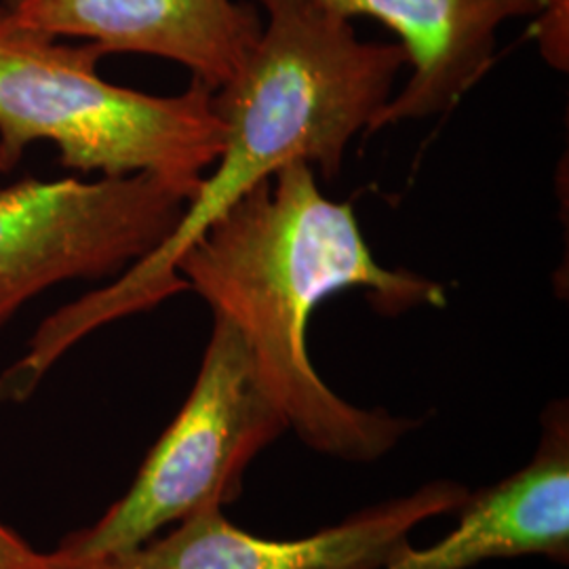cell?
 <instances>
[{
    "label": "cell",
    "mask_w": 569,
    "mask_h": 569,
    "mask_svg": "<svg viewBox=\"0 0 569 569\" xmlns=\"http://www.w3.org/2000/svg\"><path fill=\"white\" fill-rule=\"evenodd\" d=\"M264 30L241 70L216 91L226 127L213 171L173 232L117 281L51 315L21 367L42 378L91 331L186 291L183 253L251 188L296 161L336 180L348 143L371 129L407 66L399 42L361 41L352 20L317 0H258Z\"/></svg>",
    "instance_id": "obj_1"
},
{
    "label": "cell",
    "mask_w": 569,
    "mask_h": 569,
    "mask_svg": "<svg viewBox=\"0 0 569 569\" xmlns=\"http://www.w3.org/2000/svg\"><path fill=\"white\" fill-rule=\"evenodd\" d=\"M188 289L228 319L306 446L350 462L395 448L413 422L338 397L308 357V321L329 296L366 289L382 315L446 306V289L373 258L350 203L323 197L315 167L296 161L251 188L178 262Z\"/></svg>",
    "instance_id": "obj_2"
},
{
    "label": "cell",
    "mask_w": 569,
    "mask_h": 569,
    "mask_svg": "<svg viewBox=\"0 0 569 569\" xmlns=\"http://www.w3.org/2000/svg\"><path fill=\"white\" fill-rule=\"evenodd\" d=\"M93 42L53 37L0 2V171L32 143H53L61 164L102 178L154 176L190 199L224 146L216 91L192 81L150 96L106 81Z\"/></svg>",
    "instance_id": "obj_3"
},
{
    "label": "cell",
    "mask_w": 569,
    "mask_h": 569,
    "mask_svg": "<svg viewBox=\"0 0 569 569\" xmlns=\"http://www.w3.org/2000/svg\"><path fill=\"white\" fill-rule=\"evenodd\" d=\"M287 428L243 336L213 315L182 409L121 500L53 550L58 569L106 568L201 510L224 509L239 498L251 460Z\"/></svg>",
    "instance_id": "obj_4"
},
{
    "label": "cell",
    "mask_w": 569,
    "mask_h": 569,
    "mask_svg": "<svg viewBox=\"0 0 569 569\" xmlns=\"http://www.w3.org/2000/svg\"><path fill=\"white\" fill-rule=\"evenodd\" d=\"M188 203L146 173L0 183V326L56 284L119 277L163 243Z\"/></svg>",
    "instance_id": "obj_5"
},
{
    "label": "cell",
    "mask_w": 569,
    "mask_h": 569,
    "mask_svg": "<svg viewBox=\"0 0 569 569\" xmlns=\"http://www.w3.org/2000/svg\"><path fill=\"white\" fill-rule=\"evenodd\" d=\"M467 498L460 483H428L302 540H264L234 528L224 509H207L100 569H382L411 547L418 526Z\"/></svg>",
    "instance_id": "obj_6"
},
{
    "label": "cell",
    "mask_w": 569,
    "mask_h": 569,
    "mask_svg": "<svg viewBox=\"0 0 569 569\" xmlns=\"http://www.w3.org/2000/svg\"><path fill=\"white\" fill-rule=\"evenodd\" d=\"M18 20L106 56L176 61L211 91L224 87L260 41L264 20L237 0H2Z\"/></svg>",
    "instance_id": "obj_7"
},
{
    "label": "cell",
    "mask_w": 569,
    "mask_h": 569,
    "mask_svg": "<svg viewBox=\"0 0 569 569\" xmlns=\"http://www.w3.org/2000/svg\"><path fill=\"white\" fill-rule=\"evenodd\" d=\"M348 20L385 23L406 49L411 77L369 131L451 110L493 66L498 30L542 16L555 0H317Z\"/></svg>",
    "instance_id": "obj_8"
},
{
    "label": "cell",
    "mask_w": 569,
    "mask_h": 569,
    "mask_svg": "<svg viewBox=\"0 0 569 569\" xmlns=\"http://www.w3.org/2000/svg\"><path fill=\"white\" fill-rule=\"evenodd\" d=\"M458 526L428 549L407 547L382 569H472L493 559L545 555L568 561L569 416L555 401L528 467L493 488L468 493Z\"/></svg>",
    "instance_id": "obj_9"
},
{
    "label": "cell",
    "mask_w": 569,
    "mask_h": 569,
    "mask_svg": "<svg viewBox=\"0 0 569 569\" xmlns=\"http://www.w3.org/2000/svg\"><path fill=\"white\" fill-rule=\"evenodd\" d=\"M0 569H58V563L53 552L34 549L0 521Z\"/></svg>",
    "instance_id": "obj_10"
}]
</instances>
